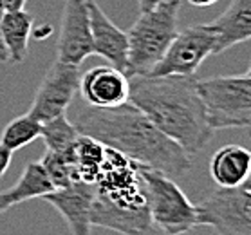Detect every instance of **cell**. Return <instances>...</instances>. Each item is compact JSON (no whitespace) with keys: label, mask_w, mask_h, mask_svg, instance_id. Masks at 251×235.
<instances>
[{"label":"cell","mask_w":251,"mask_h":235,"mask_svg":"<svg viewBox=\"0 0 251 235\" xmlns=\"http://www.w3.org/2000/svg\"><path fill=\"white\" fill-rule=\"evenodd\" d=\"M4 6H2V2H0V20H2V15H4ZM0 62L6 63L7 62V54H6V49H4V46H2V40H0Z\"/></svg>","instance_id":"cell-25"},{"label":"cell","mask_w":251,"mask_h":235,"mask_svg":"<svg viewBox=\"0 0 251 235\" xmlns=\"http://www.w3.org/2000/svg\"><path fill=\"white\" fill-rule=\"evenodd\" d=\"M251 152L240 145H224L211 156L210 176L219 186H239L250 179Z\"/></svg>","instance_id":"cell-15"},{"label":"cell","mask_w":251,"mask_h":235,"mask_svg":"<svg viewBox=\"0 0 251 235\" xmlns=\"http://www.w3.org/2000/svg\"><path fill=\"white\" fill-rule=\"evenodd\" d=\"M107 154V147L89 136H81L75 143V163L78 170V178L87 183H96L101 172L103 161Z\"/></svg>","instance_id":"cell-18"},{"label":"cell","mask_w":251,"mask_h":235,"mask_svg":"<svg viewBox=\"0 0 251 235\" xmlns=\"http://www.w3.org/2000/svg\"><path fill=\"white\" fill-rule=\"evenodd\" d=\"M58 60L80 65L92 54L91 24L87 0H65L62 9V24L58 35Z\"/></svg>","instance_id":"cell-10"},{"label":"cell","mask_w":251,"mask_h":235,"mask_svg":"<svg viewBox=\"0 0 251 235\" xmlns=\"http://www.w3.org/2000/svg\"><path fill=\"white\" fill-rule=\"evenodd\" d=\"M11 205H9V203H7L6 201V197H4V194H2V192H0V215H2V213H6L7 210H11Z\"/></svg>","instance_id":"cell-27"},{"label":"cell","mask_w":251,"mask_h":235,"mask_svg":"<svg viewBox=\"0 0 251 235\" xmlns=\"http://www.w3.org/2000/svg\"><path fill=\"white\" fill-rule=\"evenodd\" d=\"M206 120L211 131L248 129L251 125V71L242 75L197 80Z\"/></svg>","instance_id":"cell-5"},{"label":"cell","mask_w":251,"mask_h":235,"mask_svg":"<svg viewBox=\"0 0 251 235\" xmlns=\"http://www.w3.org/2000/svg\"><path fill=\"white\" fill-rule=\"evenodd\" d=\"M130 81L123 71H118L112 65H98L80 75V91L83 102L89 107L110 109L128 102Z\"/></svg>","instance_id":"cell-11"},{"label":"cell","mask_w":251,"mask_h":235,"mask_svg":"<svg viewBox=\"0 0 251 235\" xmlns=\"http://www.w3.org/2000/svg\"><path fill=\"white\" fill-rule=\"evenodd\" d=\"M197 226H210L219 235H251V183L219 186L195 205Z\"/></svg>","instance_id":"cell-7"},{"label":"cell","mask_w":251,"mask_h":235,"mask_svg":"<svg viewBox=\"0 0 251 235\" xmlns=\"http://www.w3.org/2000/svg\"><path fill=\"white\" fill-rule=\"evenodd\" d=\"M213 33L208 24H194L177 31L165 54L147 76H195V71L213 54Z\"/></svg>","instance_id":"cell-8"},{"label":"cell","mask_w":251,"mask_h":235,"mask_svg":"<svg viewBox=\"0 0 251 235\" xmlns=\"http://www.w3.org/2000/svg\"><path fill=\"white\" fill-rule=\"evenodd\" d=\"M40 138L44 139L46 150L49 152H69L75 149L76 139L80 138V132L76 131L73 121L67 120V116L60 114L42 123Z\"/></svg>","instance_id":"cell-19"},{"label":"cell","mask_w":251,"mask_h":235,"mask_svg":"<svg viewBox=\"0 0 251 235\" xmlns=\"http://www.w3.org/2000/svg\"><path fill=\"white\" fill-rule=\"evenodd\" d=\"M139 168L141 165L107 149L101 172L94 183L92 226L123 235H157L147 207Z\"/></svg>","instance_id":"cell-3"},{"label":"cell","mask_w":251,"mask_h":235,"mask_svg":"<svg viewBox=\"0 0 251 235\" xmlns=\"http://www.w3.org/2000/svg\"><path fill=\"white\" fill-rule=\"evenodd\" d=\"M217 0H188V4L195 7H208V6H213Z\"/></svg>","instance_id":"cell-26"},{"label":"cell","mask_w":251,"mask_h":235,"mask_svg":"<svg viewBox=\"0 0 251 235\" xmlns=\"http://www.w3.org/2000/svg\"><path fill=\"white\" fill-rule=\"evenodd\" d=\"M139 174L155 230L165 235H183L197 226L195 205L174 179L145 166L139 168Z\"/></svg>","instance_id":"cell-6"},{"label":"cell","mask_w":251,"mask_h":235,"mask_svg":"<svg viewBox=\"0 0 251 235\" xmlns=\"http://www.w3.org/2000/svg\"><path fill=\"white\" fill-rule=\"evenodd\" d=\"M11 159H13V152L0 143V178H2V176L6 174L7 168H9Z\"/></svg>","instance_id":"cell-22"},{"label":"cell","mask_w":251,"mask_h":235,"mask_svg":"<svg viewBox=\"0 0 251 235\" xmlns=\"http://www.w3.org/2000/svg\"><path fill=\"white\" fill-rule=\"evenodd\" d=\"M2 6H4V11H18V9H24L27 0H0Z\"/></svg>","instance_id":"cell-23"},{"label":"cell","mask_w":251,"mask_h":235,"mask_svg":"<svg viewBox=\"0 0 251 235\" xmlns=\"http://www.w3.org/2000/svg\"><path fill=\"white\" fill-rule=\"evenodd\" d=\"M128 104L194 156L213 138L195 76H130Z\"/></svg>","instance_id":"cell-2"},{"label":"cell","mask_w":251,"mask_h":235,"mask_svg":"<svg viewBox=\"0 0 251 235\" xmlns=\"http://www.w3.org/2000/svg\"><path fill=\"white\" fill-rule=\"evenodd\" d=\"M163 0H137V6H139V11L145 13V11H150V9H154L155 6H159Z\"/></svg>","instance_id":"cell-24"},{"label":"cell","mask_w":251,"mask_h":235,"mask_svg":"<svg viewBox=\"0 0 251 235\" xmlns=\"http://www.w3.org/2000/svg\"><path fill=\"white\" fill-rule=\"evenodd\" d=\"M73 123L81 136L96 139L137 165L168 178L183 176L192 168V156L128 102L110 109L85 105L76 112Z\"/></svg>","instance_id":"cell-1"},{"label":"cell","mask_w":251,"mask_h":235,"mask_svg":"<svg viewBox=\"0 0 251 235\" xmlns=\"http://www.w3.org/2000/svg\"><path fill=\"white\" fill-rule=\"evenodd\" d=\"M179 0H163L159 6L139 15L126 31L128 54H126V78L147 76L165 54L177 35Z\"/></svg>","instance_id":"cell-4"},{"label":"cell","mask_w":251,"mask_h":235,"mask_svg":"<svg viewBox=\"0 0 251 235\" xmlns=\"http://www.w3.org/2000/svg\"><path fill=\"white\" fill-rule=\"evenodd\" d=\"M33 15L25 9L6 11L0 20V40L6 49L7 62L22 63L27 54L29 36L33 31Z\"/></svg>","instance_id":"cell-16"},{"label":"cell","mask_w":251,"mask_h":235,"mask_svg":"<svg viewBox=\"0 0 251 235\" xmlns=\"http://www.w3.org/2000/svg\"><path fill=\"white\" fill-rule=\"evenodd\" d=\"M42 199L49 203L62 215L73 235H91V212L92 201H94V184L92 183L80 179L69 186L52 190Z\"/></svg>","instance_id":"cell-12"},{"label":"cell","mask_w":251,"mask_h":235,"mask_svg":"<svg viewBox=\"0 0 251 235\" xmlns=\"http://www.w3.org/2000/svg\"><path fill=\"white\" fill-rule=\"evenodd\" d=\"M213 33V54H223L251 36V0H231L213 22H208Z\"/></svg>","instance_id":"cell-14"},{"label":"cell","mask_w":251,"mask_h":235,"mask_svg":"<svg viewBox=\"0 0 251 235\" xmlns=\"http://www.w3.org/2000/svg\"><path fill=\"white\" fill-rule=\"evenodd\" d=\"M52 190L56 188L51 183L42 163L40 161H31L25 165L17 184H13L11 188L2 192V194H4L7 203L15 207V205H20V203L29 199H42L44 195L52 192Z\"/></svg>","instance_id":"cell-17"},{"label":"cell","mask_w":251,"mask_h":235,"mask_svg":"<svg viewBox=\"0 0 251 235\" xmlns=\"http://www.w3.org/2000/svg\"><path fill=\"white\" fill-rule=\"evenodd\" d=\"M40 163L46 168L54 188H63V186L73 184L75 181H80L75 163V149L69 150V152H49V150H46Z\"/></svg>","instance_id":"cell-21"},{"label":"cell","mask_w":251,"mask_h":235,"mask_svg":"<svg viewBox=\"0 0 251 235\" xmlns=\"http://www.w3.org/2000/svg\"><path fill=\"white\" fill-rule=\"evenodd\" d=\"M87 9H89V24H91L92 54L105 58L109 65L125 73L126 54H128L126 33L121 31L105 15V11L94 0H87Z\"/></svg>","instance_id":"cell-13"},{"label":"cell","mask_w":251,"mask_h":235,"mask_svg":"<svg viewBox=\"0 0 251 235\" xmlns=\"http://www.w3.org/2000/svg\"><path fill=\"white\" fill-rule=\"evenodd\" d=\"M40 132L42 123L38 120H34L33 116L29 114L18 116L4 127V131L0 134V143L11 152H15V150L24 149L29 143H33L36 138H40Z\"/></svg>","instance_id":"cell-20"},{"label":"cell","mask_w":251,"mask_h":235,"mask_svg":"<svg viewBox=\"0 0 251 235\" xmlns=\"http://www.w3.org/2000/svg\"><path fill=\"white\" fill-rule=\"evenodd\" d=\"M78 83H80V65L56 60L49 67L40 87L34 92L33 104L29 107L27 114L40 123L65 114L67 107L78 92Z\"/></svg>","instance_id":"cell-9"}]
</instances>
